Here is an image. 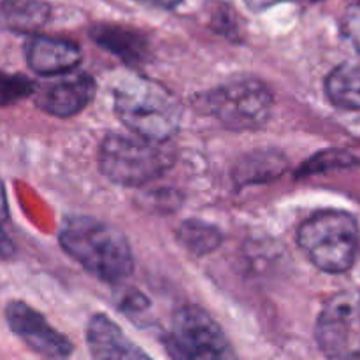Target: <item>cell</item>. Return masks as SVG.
I'll list each match as a JSON object with an SVG mask.
<instances>
[{
	"mask_svg": "<svg viewBox=\"0 0 360 360\" xmlns=\"http://www.w3.org/2000/svg\"><path fill=\"white\" fill-rule=\"evenodd\" d=\"M86 341L91 357L95 359H148V354L134 345L105 315L91 316L86 329Z\"/></svg>",
	"mask_w": 360,
	"mask_h": 360,
	"instance_id": "11",
	"label": "cell"
},
{
	"mask_svg": "<svg viewBox=\"0 0 360 360\" xmlns=\"http://www.w3.org/2000/svg\"><path fill=\"white\" fill-rule=\"evenodd\" d=\"M141 4H146L151 7H160V9H172V7L179 6L183 0H137Z\"/></svg>",
	"mask_w": 360,
	"mask_h": 360,
	"instance_id": "22",
	"label": "cell"
},
{
	"mask_svg": "<svg viewBox=\"0 0 360 360\" xmlns=\"http://www.w3.org/2000/svg\"><path fill=\"white\" fill-rule=\"evenodd\" d=\"M9 218V206H7V195H6V186L0 181V224Z\"/></svg>",
	"mask_w": 360,
	"mask_h": 360,
	"instance_id": "23",
	"label": "cell"
},
{
	"mask_svg": "<svg viewBox=\"0 0 360 360\" xmlns=\"http://www.w3.org/2000/svg\"><path fill=\"white\" fill-rule=\"evenodd\" d=\"M326 94L334 105L348 111H360V65H338L326 79Z\"/></svg>",
	"mask_w": 360,
	"mask_h": 360,
	"instance_id": "14",
	"label": "cell"
},
{
	"mask_svg": "<svg viewBox=\"0 0 360 360\" xmlns=\"http://www.w3.org/2000/svg\"><path fill=\"white\" fill-rule=\"evenodd\" d=\"M316 341L327 357H359L360 299L348 292L333 295L316 322Z\"/></svg>",
	"mask_w": 360,
	"mask_h": 360,
	"instance_id": "7",
	"label": "cell"
},
{
	"mask_svg": "<svg viewBox=\"0 0 360 360\" xmlns=\"http://www.w3.org/2000/svg\"><path fill=\"white\" fill-rule=\"evenodd\" d=\"M115 112L132 134L169 141L179 130L181 108L162 84L141 76L123 77L115 88Z\"/></svg>",
	"mask_w": 360,
	"mask_h": 360,
	"instance_id": "2",
	"label": "cell"
},
{
	"mask_svg": "<svg viewBox=\"0 0 360 360\" xmlns=\"http://www.w3.org/2000/svg\"><path fill=\"white\" fill-rule=\"evenodd\" d=\"M176 234H178V241L197 257L214 252L224 241V234H221L220 229L200 220L183 221Z\"/></svg>",
	"mask_w": 360,
	"mask_h": 360,
	"instance_id": "16",
	"label": "cell"
},
{
	"mask_svg": "<svg viewBox=\"0 0 360 360\" xmlns=\"http://www.w3.org/2000/svg\"><path fill=\"white\" fill-rule=\"evenodd\" d=\"M204 111L234 132L262 129L274 108L271 88L260 79H232L207 91L202 97Z\"/></svg>",
	"mask_w": 360,
	"mask_h": 360,
	"instance_id": "5",
	"label": "cell"
},
{
	"mask_svg": "<svg viewBox=\"0 0 360 360\" xmlns=\"http://www.w3.org/2000/svg\"><path fill=\"white\" fill-rule=\"evenodd\" d=\"M122 304L125 311L132 309V311L139 313L143 311V309H146L148 306H150V302H148L146 299H144V295H141L139 292H132V294L125 295V297L122 299Z\"/></svg>",
	"mask_w": 360,
	"mask_h": 360,
	"instance_id": "20",
	"label": "cell"
},
{
	"mask_svg": "<svg viewBox=\"0 0 360 360\" xmlns=\"http://www.w3.org/2000/svg\"><path fill=\"white\" fill-rule=\"evenodd\" d=\"M90 35L98 46L127 63H141L150 53L146 37L132 28L120 25H95L90 28Z\"/></svg>",
	"mask_w": 360,
	"mask_h": 360,
	"instance_id": "12",
	"label": "cell"
},
{
	"mask_svg": "<svg viewBox=\"0 0 360 360\" xmlns=\"http://www.w3.org/2000/svg\"><path fill=\"white\" fill-rule=\"evenodd\" d=\"M6 320L14 336L32 352L48 359H65L72 354V343L48 320L23 301H13L6 308Z\"/></svg>",
	"mask_w": 360,
	"mask_h": 360,
	"instance_id": "8",
	"label": "cell"
},
{
	"mask_svg": "<svg viewBox=\"0 0 360 360\" xmlns=\"http://www.w3.org/2000/svg\"><path fill=\"white\" fill-rule=\"evenodd\" d=\"M14 255V245L0 225V259H11Z\"/></svg>",
	"mask_w": 360,
	"mask_h": 360,
	"instance_id": "21",
	"label": "cell"
},
{
	"mask_svg": "<svg viewBox=\"0 0 360 360\" xmlns=\"http://www.w3.org/2000/svg\"><path fill=\"white\" fill-rule=\"evenodd\" d=\"M287 169V160L280 153L259 151V153L246 155L234 169V181L239 186L262 183L281 176Z\"/></svg>",
	"mask_w": 360,
	"mask_h": 360,
	"instance_id": "15",
	"label": "cell"
},
{
	"mask_svg": "<svg viewBox=\"0 0 360 360\" xmlns=\"http://www.w3.org/2000/svg\"><path fill=\"white\" fill-rule=\"evenodd\" d=\"M169 350L172 357L211 360L232 359L231 343L221 327L195 306H185L174 313L169 334Z\"/></svg>",
	"mask_w": 360,
	"mask_h": 360,
	"instance_id": "6",
	"label": "cell"
},
{
	"mask_svg": "<svg viewBox=\"0 0 360 360\" xmlns=\"http://www.w3.org/2000/svg\"><path fill=\"white\" fill-rule=\"evenodd\" d=\"M63 252L95 278L118 283L132 274L134 255L122 231L90 217L65 220L60 231Z\"/></svg>",
	"mask_w": 360,
	"mask_h": 360,
	"instance_id": "1",
	"label": "cell"
},
{
	"mask_svg": "<svg viewBox=\"0 0 360 360\" xmlns=\"http://www.w3.org/2000/svg\"><path fill=\"white\" fill-rule=\"evenodd\" d=\"M25 58L39 76H62L76 69L83 53L76 42L67 39L32 35L25 46Z\"/></svg>",
	"mask_w": 360,
	"mask_h": 360,
	"instance_id": "10",
	"label": "cell"
},
{
	"mask_svg": "<svg viewBox=\"0 0 360 360\" xmlns=\"http://www.w3.org/2000/svg\"><path fill=\"white\" fill-rule=\"evenodd\" d=\"M357 164V158L354 155H350L348 151L341 150H329L322 151V153L315 155L313 158H309L308 162H304L301 169L297 171L299 178L302 176H313L319 174V172L333 171V169H341V167H350V165Z\"/></svg>",
	"mask_w": 360,
	"mask_h": 360,
	"instance_id": "17",
	"label": "cell"
},
{
	"mask_svg": "<svg viewBox=\"0 0 360 360\" xmlns=\"http://www.w3.org/2000/svg\"><path fill=\"white\" fill-rule=\"evenodd\" d=\"M302 2H308V4H319V2H323V0H302Z\"/></svg>",
	"mask_w": 360,
	"mask_h": 360,
	"instance_id": "24",
	"label": "cell"
},
{
	"mask_svg": "<svg viewBox=\"0 0 360 360\" xmlns=\"http://www.w3.org/2000/svg\"><path fill=\"white\" fill-rule=\"evenodd\" d=\"M343 28L347 37L354 44V48L360 53V6L352 7L347 13L343 21Z\"/></svg>",
	"mask_w": 360,
	"mask_h": 360,
	"instance_id": "19",
	"label": "cell"
},
{
	"mask_svg": "<svg viewBox=\"0 0 360 360\" xmlns=\"http://www.w3.org/2000/svg\"><path fill=\"white\" fill-rule=\"evenodd\" d=\"M176 151L167 141L146 139L132 134L105 137L98 150L102 174L122 186H143L164 176L174 165Z\"/></svg>",
	"mask_w": 360,
	"mask_h": 360,
	"instance_id": "3",
	"label": "cell"
},
{
	"mask_svg": "<svg viewBox=\"0 0 360 360\" xmlns=\"http://www.w3.org/2000/svg\"><path fill=\"white\" fill-rule=\"evenodd\" d=\"M297 243L320 271L347 273L359 253V224L347 211H319L299 227Z\"/></svg>",
	"mask_w": 360,
	"mask_h": 360,
	"instance_id": "4",
	"label": "cell"
},
{
	"mask_svg": "<svg viewBox=\"0 0 360 360\" xmlns=\"http://www.w3.org/2000/svg\"><path fill=\"white\" fill-rule=\"evenodd\" d=\"M51 18L44 0H0V23L21 34H35Z\"/></svg>",
	"mask_w": 360,
	"mask_h": 360,
	"instance_id": "13",
	"label": "cell"
},
{
	"mask_svg": "<svg viewBox=\"0 0 360 360\" xmlns=\"http://www.w3.org/2000/svg\"><path fill=\"white\" fill-rule=\"evenodd\" d=\"M97 84L86 72H67L55 83L35 88V104L48 115L56 118H70L83 111L95 97Z\"/></svg>",
	"mask_w": 360,
	"mask_h": 360,
	"instance_id": "9",
	"label": "cell"
},
{
	"mask_svg": "<svg viewBox=\"0 0 360 360\" xmlns=\"http://www.w3.org/2000/svg\"><path fill=\"white\" fill-rule=\"evenodd\" d=\"M35 83L20 74H7L0 70V105H11L21 98L35 94Z\"/></svg>",
	"mask_w": 360,
	"mask_h": 360,
	"instance_id": "18",
	"label": "cell"
}]
</instances>
